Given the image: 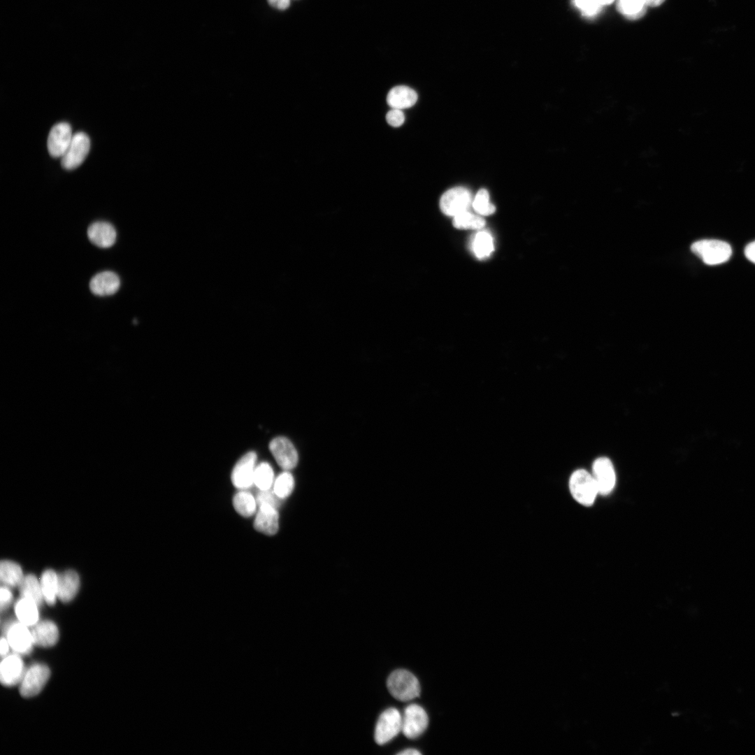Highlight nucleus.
Wrapping results in <instances>:
<instances>
[{
    "mask_svg": "<svg viewBox=\"0 0 755 755\" xmlns=\"http://www.w3.org/2000/svg\"><path fill=\"white\" fill-rule=\"evenodd\" d=\"M387 686L391 695L400 701H408L419 696L420 684L410 671L398 669L388 677Z\"/></svg>",
    "mask_w": 755,
    "mask_h": 755,
    "instance_id": "obj_1",
    "label": "nucleus"
},
{
    "mask_svg": "<svg viewBox=\"0 0 755 755\" xmlns=\"http://www.w3.org/2000/svg\"><path fill=\"white\" fill-rule=\"evenodd\" d=\"M569 489L573 498L586 507L592 505L599 494L592 474L584 469L576 470L572 473Z\"/></svg>",
    "mask_w": 755,
    "mask_h": 755,
    "instance_id": "obj_2",
    "label": "nucleus"
},
{
    "mask_svg": "<svg viewBox=\"0 0 755 755\" xmlns=\"http://www.w3.org/2000/svg\"><path fill=\"white\" fill-rule=\"evenodd\" d=\"M691 250L705 264L710 266L727 261L732 254L731 247L728 243L715 239L696 241L691 245Z\"/></svg>",
    "mask_w": 755,
    "mask_h": 755,
    "instance_id": "obj_3",
    "label": "nucleus"
},
{
    "mask_svg": "<svg viewBox=\"0 0 755 755\" xmlns=\"http://www.w3.org/2000/svg\"><path fill=\"white\" fill-rule=\"evenodd\" d=\"M50 676L48 666L36 663L26 670L20 684V693L25 698L33 697L39 693Z\"/></svg>",
    "mask_w": 755,
    "mask_h": 755,
    "instance_id": "obj_4",
    "label": "nucleus"
},
{
    "mask_svg": "<svg viewBox=\"0 0 755 755\" xmlns=\"http://www.w3.org/2000/svg\"><path fill=\"white\" fill-rule=\"evenodd\" d=\"M402 730V716L394 707L385 710L379 717L374 733L375 741L382 745L396 737Z\"/></svg>",
    "mask_w": 755,
    "mask_h": 755,
    "instance_id": "obj_5",
    "label": "nucleus"
},
{
    "mask_svg": "<svg viewBox=\"0 0 755 755\" xmlns=\"http://www.w3.org/2000/svg\"><path fill=\"white\" fill-rule=\"evenodd\" d=\"M29 627L18 620L10 621L4 628L5 638L10 648L20 655L29 654L34 645Z\"/></svg>",
    "mask_w": 755,
    "mask_h": 755,
    "instance_id": "obj_6",
    "label": "nucleus"
},
{
    "mask_svg": "<svg viewBox=\"0 0 755 755\" xmlns=\"http://www.w3.org/2000/svg\"><path fill=\"white\" fill-rule=\"evenodd\" d=\"M429 717L425 710L417 704H410L404 710L402 717L403 735L410 739L420 736L427 728Z\"/></svg>",
    "mask_w": 755,
    "mask_h": 755,
    "instance_id": "obj_7",
    "label": "nucleus"
},
{
    "mask_svg": "<svg viewBox=\"0 0 755 755\" xmlns=\"http://www.w3.org/2000/svg\"><path fill=\"white\" fill-rule=\"evenodd\" d=\"M473 203L470 192L463 187H456L446 191L440 199L442 212L454 217L468 210Z\"/></svg>",
    "mask_w": 755,
    "mask_h": 755,
    "instance_id": "obj_8",
    "label": "nucleus"
},
{
    "mask_svg": "<svg viewBox=\"0 0 755 755\" xmlns=\"http://www.w3.org/2000/svg\"><path fill=\"white\" fill-rule=\"evenodd\" d=\"M90 149V140L84 132L73 134L71 143L62 157L61 164L66 170L78 168L85 159Z\"/></svg>",
    "mask_w": 755,
    "mask_h": 755,
    "instance_id": "obj_9",
    "label": "nucleus"
},
{
    "mask_svg": "<svg viewBox=\"0 0 755 755\" xmlns=\"http://www.w3.org/2000/svg\"><path fill=\"white\" fill-rule=\"evenodd\" d=\"M257 454L254 452L245 454L235 464L231 479L235 487L248 489L254 484V475L257 466Z\"/></svg>",
    "mask_w": 755,
    "mask_h": 755,
    "instance_id": "obj_10",
    "label": "nucleus"
},
{
    "mask_svg": "<svg viewBox=\"0 0 755 755\" xmlns=\"http://www.w3.org/2000/svg\"><path fill=\"white\" fill-rule=\"evenodd\" d=\"M592 475L599 494L606 496L612 491L616 484V474L610 459L604 456L596 459L592 466Z\"/></svg>",
    "mask_w": 755,
    "mask_h": 755,
    "instance_id": "obj_11",
    "label": "nucleus"
},
{
    "mask_svg": "<svg viewBox=\"0 0 755 755\" xmlns=\"http://www.w3.org/2000/svg\"><path fill=\"white\" fill-rule=\"evenodd\" d=\"M269 450L277 463L284 470L296 467L299 456L292 443L287 438L278 436L271 440Z\"/></svg>",
    "mask_w": 755,
    "mask_h": 755,
    "instance_id": "obj_12",
    "label": "nucleus"
},
{
    "mask_svg": "<svg viewBox=\"0 0 755 755\" xmlns=\"http://www.w3.org/2000/svg\"><path fill=\"white\" fill-rule=\"evenodd\" d=\"M71 125L67 122L55 124L48 135L47 147L53 157H62L69 148L73 138Z\"/></svg>",
    "mask_w": 755,
    "mask_h": 755,
    "instance_id": "obj_13",
    "label": "nucleus"
},
{
    "mask_svg": "<svg viewBox=\"0 0 755 755\" xmlns=\"http://www.w3.org/2000/svg\"><path fill=\"white\" fill-rule=\"evenodd\" d=\"M24 662L20 654L15 653L3 657L0 665V680L6 686L20 684L25 673Z\"/></svg>",
    "mask_w": 755,
    "mask_h": 755,
    "instance_id": "obj_14",
    "label": "nucleus"
},
{
    "mask_svg": "<svg viewBox=\"0 0 755 755\" xmlns=\"http://www.w3.org/2000/svg\"><path fill=\"white\" fill-rule=\"evenodd\" d=\"M254 521V528L265 535H275L279 528V514L278 508L267 504L258 506Z\"/></svg>",
    "mask_w": 755,
    "mask_h": 755,
    "instance_id": "obj_15",
    "label": "nucleus"
},
{
    "mask_svg": "<svg viewBox=\"0 0 755 755\" xmlns=\"http://www.w3.org/2000/svg\"><path fill=\"white\" fill-rule=\"evenodd\" d=\"M34 645L42 647L54 646L59 640V629L50 620L38 621L31 629Z\"/></svg>",
    "mask_w": 755,
    "mask_h": 755,
    "instance_id": "obj_16",
    "label": "nucleus"
},
{
    "mask_svg": "<svg viewBox=\"0 0 755 755\" xmlns=\"http://www.w3.org/2000/svg\"><path fill=\"white\" fill-rule=\"evenodd\" d=\"M87 236L94 245L106 248L115 243L117 233L111 224L100 221L92 223L88 227Z\"/></svg>",
    "mask_w": 755,
    "mask_h": 755,
    "instance_id": "obj_17",
    "label": "nucleus"
},
{
    "mask_svg": "<svg viewBox=\"0 0 755 755\" xmlns=\"http://www.w3.org/2000/svg\"><path fill=\"white\" fill-rule=\"evenodd\" d=\"M120 285V281L117 275L112 271H106L95 275L91 279L89 288L94 294L105 296L115 294L118 290Z\"/></svg>",
    "mask_w": 755,
    "mask_h": 755,
    "instance_id": "obj_18",
    "label": "nucleus"
},
{
    "mask_svg": "<svg viewBox=\"0 0 755 755\" xmlns=\"http://www.w3.org/2000/svg\"><path fill=\"white\" fill-rule=\"evenodd\" d=\"M417 101V94L405 85L391 88L387 94V102L391 108L400 110L412 107Z\"/></svg>",
    "mask_w": 755,
    "mask_h": 755,
    "instance_id": "obj_19",
    "label": "nucleus"
},
{
    "mask_svg": "<svg viewBox=\"0 0 755 755\" xmlns=\"http://www.w3.org/2000/svg\"><path fill=\"white\" fill-rule=\"evenodd\" d=\"M80 587V577L78 573L71 570H66L58 575L57 598L64 602L72 601Z\"/></svg>",
    "mask_w": 755,
    "mask_h": 755,
    "instance_id": "obj_20",
    "label": "nucleus"
},
{
    "mask_svg": "<svg viewBox=\"0 0 755 755\" xmlns=\"http://www.w3.org/2000/svg\"><path fill=\"white\" fill-rule=\"evenodd\" d=\"M39 606L33 601L21 597L15 605V613L19 621L32 627L38 622Z\"/></svg>",
    "mask_w": 755,
    "mask_h": 755,
    "instance_id": "obj_21",
    "label": "nucleus"
},
{
    "mask_svg": "<svg viewBox=\"0 0 755 755\" xmlns=\"http://www.w3.org/2000/svg\"><path fill=\"white\" fill-rule=\"evenodd\" d=\"M233 505L240 515L249 517L256 512L258 504L252 493L247 489H240L233 498Z\"/></svg>",
    "mask_w": 755,
    "mask_h": 755,
    "instance_id": "obj_22",
    "label": "nucleus"
},
{
    "mask_svg": "<svg viewBox=\"0 0 755 755\" xmlns=\"http://www.w3.org/2000/svg\"><path fill=\"white\" fill-rule=\"evenodd\" d=\"M19 587L21 597L33 601L38 606L41 605L44 598L40 580L35 575L29 574L24 576Z\"/></svg>",
    "mask_w": 755,
    "mask_h": 755,
    "instance_id": "obj_23",
    "label": "nucleus"
},
{
    "mask_svg": "<svg viewBox=\"0 0 755 755\" xmlns=\"http://www.w3.org/2000/svg\"><path fill=\"white\" fill-rule=\"evenodd\" d=\"M44 601L54 605L57 598L58 575L51 569L45 570L40 579Z\"/></svg>",
    "mask_w": 755,
    "mask_h": 755,
    "instance_id": "obj_24",
    "label": "nucleus"
},
{
    "mask_svg": "<svg viewBox=\"0 0 755 755\" xmlns=\"http://www.w3.org/2000/svg\"><path fill=\"white\" fill-rule=\"evenodd\" d=\"M1 582L8 587L19 586L24 578L21 567L11 561L4 560L0 565Z\"/></svg>",
    "mask_w": 755,
    "mask_h": 755,
    "instance_id": "obj_25",
    "label": "nucleus"
},
{
    "mask_svg": "<svg viewBox=\"0 0 755 755\" xmlns=\"http://www.w3.org/2000/svg\"><path fill=\"white\" fill-rule=\"evenodd\" d=\"M617 9L627 19L634 20L645 14L647 6L644 0H617Z\"/></svg>",
    "mask_w": 755,
    "mask_h": 755,
    "instance_id": "obj_26",
    "label": "nucleus"
},
{
    "mask_svg": "<svg viewBox=\"0 0 755 755\" xmlns=\"http://www.w3.org/2000/svg\"><path fill=\"white\" fill-rule=\"evenodd\" d=\"M275 480L271 466L267 462L257 465L254 475V484L259 490H268L273 487Z\"/></svg>",
    "mask_w": 755,
    "mask_h": 755,
    "instance_id": "obj_27",
    "label": "nucleus"
},
{
    "mask_svg": "<svg viewBox=\"0 0 755 755\" xmlns=\"http://www.w3.org/2000/svg\"><path fill=\"white\" fill-rule=\"evenodd\" d=\"M473 250L478 259H484L490 255L494 250V242L491 236L487 231L477 233L473 241Z\"/></svg>",
    "mask_w": 755,
    "mask_h": 755,
    "instance_id": "obj_28",
    "label": "nucleus"
},
{
    "mask_svg": "<svg viewBox=\"0 0 755 755\" xmlns=\"http://www.w3.org/2000/svg\"><path fill=\"white\" fill-rule=\"evenodd\" d=\"M294 487V477L289 471L285 470L275 478L273 491L278 498L283 499L292 494Z\"/></svg>",
    "mask_w": 755,
    "mask_h": 755,
    "instance_id": "obj_29",
    "label": "nucleus"
},
{
    "mask_svg": "<svg viewBox=\"0 0 755 755\" xmlns=\"http://www.w3.org/2000/svg\"><path fill=\"white\" fill-rule=\"evenodd\" d=\"M453 225L456 229H478L485 225V220L482 217L466 210L454 217Z\"/></svg>",
    "mask_w": 755,
    "mask_h": 755,
    "instance_id": "obj_30",
    "label": "nucleus"
},
{
    "mask_svg": "<svg viewBox=\"0 0 755 755\" xmlns=\"http://www.w3.org/2000/svg\"><path fill=\"white\" fill-rule=\"evenodd\" d=\"M472 206L474 210L481 215H490L495 210V206L489 202V194L487 189H480L473 201Z\"/></svg>",
    "mask_w": 755,
    "mask_h": 755,
    "instance_id": "obj_31",
    "label": "nucleus"
},
{
    "mask_svg": "<svg viewBox=\"0 0 755 755\" xmlns=\"http://www.w3.org/2000/svg\"><path fill=\"white\" fill-rule=\"evenodd\" d=\"M575 6L585 17H594L601 11L602 6L598 0H573Z\"/></svg>",
    "mask_w": 755,
    "mask_h": 755,
    "instance_id": "obj_32",
    "label": "nucleus"
},
{
    "mask_svg": "<svg viewBox=\"0 0 755 755\" xmlns=\"http://www.w3.org/2000/svg\"><path fill=\"white\" fill-rule=\"evenodd\" d=\"M255 497L258 506L267 504L278 508L280 505V498L276 496L271 489L268 490H259V492Z\"/></svg>",
    "mask_w": 755,
    "mask_h": 755,
    "instance_id": "obj_33",
    "label": "nucleus"
},
{
    "mask_svg": "<svg viewBox=\"0 0 755 755\" xmlns=\"http://www.w3.org/2000/svg\"><path fill=\"white\" fill-rule=\"evenodd\" d=\"M386 120L389 125L398 127L403 124L405 115L402 110L391 108L386 115Z\"/></svg>",
    "mask_w": 755,
    "mask_h": 755,
    "instance_id": "obj_34",
    "label": "nucleus"
},
{
    "mask_svg": "<svg viewBox=\"0 0 755 755\" xmlns=\"http://www.w3.org/2000/svg\"><path fill=\"white\" fill-rule=\"evenodd\" d=\"M1 611L6 610L10 604L13 599V594L8 586H3L1 588Z\"/></svg>",
    "mask_w": 755,
    "mask_h": 755,
    "instance_id": "obj_35",
    "label": "nucleus"
},
{
    "mask_svg": "<svg viewBox=\"0 0 755 755\" xmlns=\"http://www.w3.org/2000/svg\"><path fill=\"white\" fill-rule=\"evenodd\" d=\"M268 3L278 10H286L290 6L291 0H267Z\"/></svg>",
    "mask_w": 755,
    "mask_h": 755,
    "instance_id": "obj_36",
    "label": "nucleus"
},
{
    "mask_svg": "<svg viewBox=\"0 0 755 755\" xmlns=\"http://www.w3.org/2000/svg\"><path fill=\"white\" fill-rule=\"evenodd\" d=\"M745 254L750 261L755 264V240L749 243L746 246L745 249Z\"/></svg>",
    "mask_w": 755,
    "mask_h": 755,
    "instance_id": "obj_37",
    "label": "nucleus"
},
{
    "mask_svg": "<svg viewBox=\"0 0 755 755\" xmlns=\"http://www.w3.org/2000/svg\"><path fill=\"white\" fill-rule=\"evenodd\" d=\"M1 655L4 657L8 655L9 652L10 645L5 637H2L1 640Z\"/></svg>",
    "mask_w": 755,
    "mask_h": 755,
    "instance_id": "obj_38",
    "label": "nucleus"
},
{
    "mask_svg": "<svg viewBox=\"0 0 755 755\" xmlns=\"http://www.w3.org/2000/svg\"><path fill=\"white\" fill-rule=\"evenodd\" d=\"M665 0H644L647 6L656 7L662 4Z\"/></svg>",
    "mask_w": 755,
    "mask_h": 755,
    "instance_id": "obj_39",
    "label": "nucleus"
},
{
    "mask_svg": "<svg viewBox=\"0 0 755 755\" xmlns=\"http://www.w3.org/2000/svg\"><path fill=\"white\" fill-rule=\"evenodd\" d=\"M398 755H419L421 752L415 749H406L398 753Z\"/></svg>",
    "mask_w": 755,
    "mask_h": 755,
    "instance_id": "obj_40",
    "label": "nucleus"
},
{
    "mask_svg": "<svg viewBox=\"0 0 755 755\" xmlns=\"http://www.w3.org/2000/svg\"><path fill=\"white\" fill-rule=\"evenodd\" d=\"M599 3L603 6L611 4L614 0H598Z\"/></svg>",
    "mask_w": 755,
    "mask_h": 755,
    "instance_id": "obj_41",
    "label": "nucleus"
}]
</instances>
